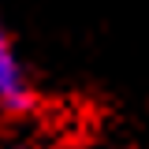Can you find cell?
I'll use <instances>...</instances> for the list:
<instances>
[{
    "instance_id": "obj_1",
    "label": "cell",
    "mask_w": 149,
    "mask_h": 149,
    "mask_svg": "<svg viewBox=\"0 0 149 149\" xmlns=\"http://www.w3.org/2000/svg\"><path fill=\"white\" fill-rule=\"evenodd\" d=\"M37 104V86L26 60L19 56L15 37L0 22V116H26Z\"/></svg>"
},
{
    "instance_id": "obj_2",
    "label": "cell",
    "mask_w": 149,
    "mask_h": 149,
    "mask_svg": "<svg viewBox=\"0 0 149 149\" xmlns=\"http://www.w3.org/2000/svg\"><path fill=\"white\" fill-rule=\"evenodd\" d=\"M0 149H41L30 138H0Z\"/></svg>"
}]
</instances>
